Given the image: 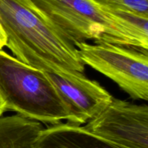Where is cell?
I'll return each instance as SVG.
<instances>
[{
    "mask_svg": "<svg viewBox=\"0 0 148 148\" xmlns=\"http://www.w3.org/2000/svg\"><path fill=\"white\" fill-rule=\"evenodd\" d=\"M0 96L10 110L46 124L69 118L67 104L44 71L0 49Z\"/></svg>",
    "mask_w": 148,
    "mask_h": 148,
    "instance_id": "3",
    "label": "cell"
},
{
    "mask_svg": "<svg viewBox=\"0 0 148 148\" xmlns=\"http://www.w3.org/2000/svg\"><path fill=\"white\" fill-rule=\"evenodd\" d=\"M44 73L67 104L69 123H86L103 110L114 97L98 81L89 79L83 73L64 76Z\"/></svg>",
    "mask_w": 148,
    "mask_h": 148,
    "instance_id": "6",
    "label": "cell"
},
{
    "mask_svg": "<svg viewBox=\"0 0 148 148\" xmlns=\"http://www.w3.org/2000/svg\"><path fill=\"white\" fill-rule=\"evenodd\" d=\"M75 46L85 65L114 81L133 100L147 101L148 50L107 42Z\"/></svg>",
    "mask_w": 148,
    "mask_h": 148,
    "instance_id": "4",
    "label": "cell"
},
{
    "mask_svg": "<svg viewBox=\"0 0 148 148\" xmlns=\"http://www.w3.org/2000/svg\"><path fill=\"white\" fill-rule=\"evenodd\" d=\"M98 7L110 12H131L148 17V0H90Z\"/></svg>",
    "mask_w": 148,
    "mask_h": 148,
    "instance_id": "9",
    "label": "cell"
},
{
    "mask_svg": "<svg viewBox=\"0 0 148 148\" xmlns=\"http://www.w3.org/2000/svg\"><path fill=\"white\" fill-rule=\"evenodd\" d=\"M84 128L122 148H148V107L113 97Z\"/></svg>",
    "mask_w": 148,
    "mask_h": 148,
    "instance_id": "5",
    "label": "cell"
},
{
    "mask_svg": "<svg viewBox=\"0 0 148 148\" xmlns=\"http://www.w3.org/2000/svg\"><path fill=\"white\" fill-rule=\"evenodd\" d=\"M39 12L75 45L88 41L148 50V17L110 12L90 0H31Z\"/></svg>",
    "mask_w": 148,
    "mask_h": 148,
    "instance_id": "2",
    "label": "cell"
},
{
    "mask_svg": "<svg viewBox=\"0 0 148 148\" xmlns=\"http://www.w3.org/2000/svg\"><path fill=\"white\" fill-rule=\"evenodd\" d=\"M0 28L18 60L44 72L83 73L77 49L36 9L31 0H0Z\"/></svg>",
    "mask_w": 148,
    "mask_h": 148,
    "instance_id": "1",
    "label": "cell"
},
{
    "mask_svg": "<svg viewBox=\"0 0 148 148\" xmlns=\"http://www.w3.org/2000/svg\"><path fill=\"white\" fill-rule=\"evenodd\" d=\"M6 109H5V105H4V103L3 102L2 99H1V96H0V115H2L3 113H5Z\"/></svg>",
    "mask_w": 148,
    "mask_h": 148,
    "instance_id": "11",
    "label": "cell"
},
{
    "mask_svg": "<svg viewBox=\"0 0 148 148\" xmlns=\"http://www.w3.org/2000/svg\"><path fill=\"white\" fill-rule=\"evenodd\" d=\"M41 123L18 114L0 115V148H33Z\"/></svg>",
    "mask_w": 148,
    "mask_h": 148,
    "instance_id": "8",
    "label": "cell"
},
{
    "mask_svg": "<svg viewBox=\"0 0 148 148\" xmlns=\"http://www.w3.org/2000/svg\"><path fill=\"white\" fill-rule=\"evenodd\" d=\"M33 148H122L88 131L81 125L60 123L43 128Z\"/></svg>",
    "mask_w": 148,
    "mask_h": 148,
    "instance_id": "7",
    "label": "cell"
},
{
    "mask_svg": "<svg viewBox=\"0 0 148 148\" xmlns=\"http://www.w3.org/2000/svg\"><path fill=\"white\" fill-rule=\"evenodd\" d=\"M6 45V36L4 35V32L0 28V49H2L4 46Z\"/></svg>",
    "mask_w": 148,
    "mask_h": 148,
    "instance_id": "10",
    "label": "cell"
}]
</instances>
